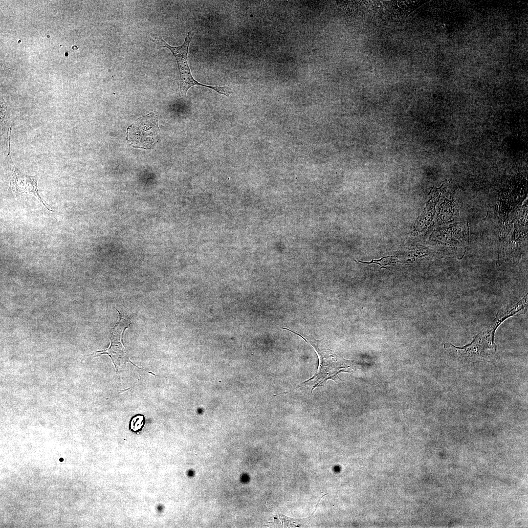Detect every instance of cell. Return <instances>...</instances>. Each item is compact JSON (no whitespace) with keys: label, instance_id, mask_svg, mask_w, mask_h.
<instances>
[{"label":"cell","instance_id":"6da1fadb","mask_svg":"<svg viewBox=\"0 0 528 528\" xmlns=\"http://www.w3.org/2000/svg\"><path fill=\"white\" fill-rule=\"evenodd\" d=\"M192 37L193 33L189 31L183 44L177 46H171L161 37H156L152 39L160 48L169 49L176 58L180 77V97L186 96L188 89L191 87L197 85L211 88L219 94L229 97L232 92V90L229 87L206 85L199 83L193 78L188 61L189 47Z\"/></svg>","mask_w":528,"mask_h":528},{"label":"cell","instance_id":"7a4b0ae2","mask_svg":"<svg viewBox=\"0 0 528 528\" xmlns=\"http://www.w3.org/2000/svg\"><path fill=\"white\" fill-rule=\"evenodd\" d=\"M430 240L444 256L461 260L469 243L468 222H455L439 228L433 232Z\"/></svg>","mask_w":528,"mask_h":528},{"label":"cell","instance_id":"3957f363","mask_svg":"<svg viewBox=\"0 0 528 528\" xmlns=\"http://www.w3.org/2000/svg\"><path fill=\"white\" fill-rule=\"evenodd\" d=\"M8 177L10 191L15 197L27 194L35 196L46 209L54 211L40 197L38 190V175L30 176L22 173L13 163L10 153V143L7 153Z\"/></svg>","mask_w":528,"mask_h":528},{"label":"cell","instance_id":"277c9868","mask_svg":"<svg viewBox=\"0 0 528 528\" xmlns=\"http://www.w3.org/2000/svg\"><path fill=\"white\" fill-rule=\"evenodd\" d=\"M444 349L453 357L460 360L475 361L484 360L488 356L487 349L496 350L494 341L482 330L469 344L456 347L450 342L444 344Z\"/></svg>","mask_w":528,"mask_h":528},{"label":"cell","instance_id":"5b68a950","mask_svg":"<svg viewBox=\"0 0 528 528\" xmlns=\"http://www.w3.org/2000/svg\"><path fill=\"white\" fill-rule=\"evenodd\" d=\"M437 218L439 224L441 225H448L459 220L460 201L454 193L448 192L443 197Z\"/></svg>","mask_w":528,"mask_h":528},{"label":"cell","instance_id":"8992f818","mask_svg":"<svg viewBox=\"0 0 528 528\" xmlns=\"http://www.w3.org/2000/svg\"><path fill=\"white\" fill-rule=\"evenodd\" d=\"M434 195L427 202L426 205L421 216L416 223V230L418 232L425 231L430 224L435 213V206L440 197V188L435 191Z\"/></svg>","mask_w":528,"mask_h":528},{"label":"cell","instance_id":"52a82bcc","mask_svg":"<svg viewBox=\"0 0 528 528\" xmlns=\"http://www.w3.org/2000/svg\"><path fill=\"white\" fill-rule=\"evenodd\" d=\"M118 312L119 314V320L111 330L110 341L112 342L114 341L115 342L120 343L123 346L121 338L124 330L126 328L129 327L131 322L128 317L122 316L119 311H118Z\"/></svg>","mask_w":528,"mask_h":528},{"label":"cell","instance_id":"ba28073f","mask_svg":"<svg viewBox=\"0 0 528 528\" xmlns=\"http://www.w3.org/2000/svg\"><path fill=\"white\" fill-rule=\"evenodd\" d=\"M145 419L142 415L134 416L131 420L130 427L132 431H140L144 425Z\"/></svg>","mask_w":528,"mask_h":528},{"label":"cell","instance_id":"9c48e42d","mask_svg":"<svg viewBox=\"0 0 528 528\" xmlns=\"http://www.w3.org/2000/svg\"><path fill=\"white\" fill-rule=\"evenodd\" d=\"M112 345V341H110V346H109L108 348H107V349H106L105 350H102V351H97V352L93 353L91 355L95 354V356H100V355H102L103 354H108L109 356V357L111 358V359L112 360V362L113 364H114V366H115V367L116 368V365H115V363L114 362L113 359L112 358V354L116 353L112 349V347H111Z\"/></svg>","mask_w":528,"mask_h":528},{"label":"cell","instance_id":"30bf717a","mask_svg":"<svg viewBox=\"0 0 528 528\" xmlns=\"http://www.w3.org/2000/svg\"><path fill=\"white\" fill-rule=\"evenodd\" d=\"M63 461V459H62V458L60 459V461L62 462Z\"/></svg>","mask_w":528,"mask_h":528}]
</instances>
